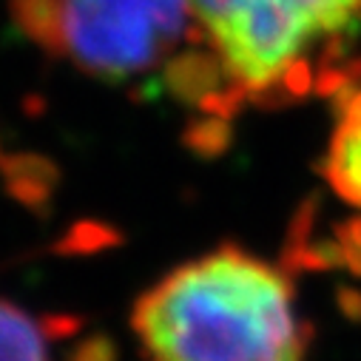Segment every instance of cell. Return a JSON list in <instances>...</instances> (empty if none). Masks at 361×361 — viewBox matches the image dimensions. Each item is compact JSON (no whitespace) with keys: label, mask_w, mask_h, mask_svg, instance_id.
<instances>
[{"label":"cell","mask_w":361,"mask_h":361,"mask_svg":"<svg viewBox=\"0 0 361 361\" xmlns=\"http://www.w3.org/2000/svg\"><path fill=\"white\" fill-rule=\"evenodd\" d=\"M183 40L205 43L188 0H63V57L103 82L148 77Z\"/></svg>","instance_id":"cell-2"},{"label":"cell","mask_w":361,"mask_h":361,"mask_svg":"<svg viewBox=\"0 0 361 361\" xmlns=\"http://www.w3.org/2000/svg\"><path fill=\"white\" fill-rule=\"evenodd\" d=\"M333 236L341 242L344 250V267L353 276L361 279V216H350L344 222L333 225Z\"/></svg>","instance_id":"cell-7"},{"label":"cell","mask_w":361,"mask_h":361,"mask_svg":"<svg viewBox=\"0 0 361 361\" xmlns=\"http://www.w3.org/2000/svg\"><path fill=\"white\" fill-rule=\"evenodd\" d=\"M0 361H51L46 327L6 299H0Z\"/></svg>","instance_id":"cell-4"},{"label":"cell","mask_w":361,"mask_h":361,"mask_svg":"<svg viewBox=\"0 0 361 361\" xmlns=\"http://www.w3.org/2000/svg\"><path fill=\"white\" fill-rule=\"evenodd\" d=\"M12 26L49 57H63V0H9Z\"/></svg>","instance_id":"cell-5"},{"label":"cell","mask_w":361,"mask_h":361,"mask_svg":"<svg viewBox=\"0 0 361 361\" xmlns=\"http://www.w3.org/2000/svg\"><path fill=\"white\" fill-rule=\"evenodd\" d=\"M336 305L344 313V319L361 322V290H355L350 285H338L336 288Z\"/></svg>","instance_id":"cell-8"},{"label":"cell","mask_w":361,"mask_h":361,"mask_svg":"<svg viewBox=\"0 0 361 361\" xmlns=\"http://www.w3.org/2000/svg\"><path fill=\"white\" fill-rule=\"evenodd\" d=\"M355 15H358V18H361V4H358V12H355Z\"/></svg>","instance_id":"cell-9"},{"label":"cell","mask_w":361,"mask_h":361,"mask_svg":"<svg viewBox=\"0 0 361 361\" xmlns=\"http://www.w3.org/2000/svg\"><path fill=\"white\" fill-rule=\"evenodd\" d=\"M322 173L344 202L361 208V92L338 117Z\"/></svg>","instance_id":"cell-3"},{"label":"cell","mask_w":361,"mask_h":361,"mask_svg":"<svg viewBox=\"0 0 361 361\" xmlns=\"http://www.w3.org/2000/svg\"><path fill=\"white\" fill-rule=\"evenodd\" d=\"M131 324L151 361H305L313 333L285 267L236 245L173 267L140 296Z\"/></svg>","instance_id":"cell-1"},{"label":"cell","mask_w":361,"mask_h":361,"mask_svg":"<svg viewBox=\"0 0 361 361\" xmlns=\"http://www.w3.org/2000/svg\"><path fill=\"white\" fill-rule=\"evenodd\" d=\"M233 140V128H231V120H222V117H200L188 126L185 131V142L202 154V157H216L222 154Z\"/></svg>","instance_id":"cell-6"}]
</instances>
